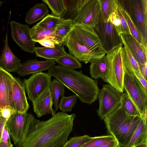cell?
<instances>
[{
	"label": "cell",
	"mask_w": 147,
	"mask_h": 147,
	"mask_svg": "<svg viewBox=\"0 0 147 147\" xmlns=\"http://www.w3.org/2000/svg\"><path fill=\"white\" fill-rule=\"evenodd\" d=\"M76 115L58 112L40 121L29 114L22 138L16 147H62L72 131Z\"/></svg>",
	"instance_id": "cell-1"
},
{
	"label": "cell",
	"mask_w": 147,
	"mask_h": 147,
	"mask_svg": "<svg viewBox=\"0 0 147 147\" xmlns=\"http://www.w3.org/2000/svg\"><path fill=\"white\" fill-rule=\"evenodd\" d=\"M48 73L73 92L82 102L90 105L98 98L100 90L97 81L84 74L82 71L54 65Z\"/></svg>",
	"instance_id": "cell-2"
},
{
	"label": "cell",
	"mask_w": 147,
	"mask_h": 147,
	"mask_svg": "<svg viewBox=\"0 0 147 147\" xmlns=\"http://www.w3.org/2000/svg\"><path fill=\"white\" fill-rule=\"evenodd\" d=\"M142 118L129 114L121 104L103 120L107 132L117 141L120 146L125 147Z\"/></svg>",
	"instance_id": "cell-3"
},
{
	"label": "cell",
	"mask_w": 147,
	"mask_h": 147,
	"mask_svg": "<svg viewBox=\"0 0 147 147\" xmlns=\"http://www.w3.org/2000/svg\"><path fill=\"white\" fill-rule=\"evenodd\" d=\"M123 45L107 53L105 55L107 72L104 82L123 93L125 70L122 56Z\"/></svg>",
	"instance_id": "cell-4"
},
{
	"label": "cell",
	"mask_w": 147,
	"mask_h": 147,
	"mask_svg": "<svg viewBox=\"0 0 147 147\" xmlns=\"http://www.w3.org/2000/svg\"><path fill=\"white\" fill-rule=\"evenodd\" d=\"M123 89L142 118L147 119V92L132 74L125 70Z\"/></svg>",
	"instance_id": "cell-5"
},
{
	"label": "cell",
	"mask_w": 147,
	"mask_h": 147,
	"mask_svg": "<svg viewBox=\"0 0 147 147\" xmlns=\"http://www.w3.org/2000/svg\"><path fill=\"white\" fill-rule=\"evenodd\" d=\"M122 7L129 15L142 36L147 47V0H119Z\"/></svg>",
	"instance_id": "cell-6"
},
{
	"label": "cell",
	"mask_w": 147,
	"mask_h": 147,
	"mask_svg": "<svg viewBox=\"0 0 147 147\" xmlns=\"http://www.w3.org/2000/svg\"><path fill=\"white\" fill-rule=\"evenodd\" d=\"M93 29L106 53L123 45L121 36L115 27L110 21L104 20L101 13L98 23Z\"/></svg>",
	"instance_id": "cell-7"
},
{
	"label": "cell",
	"mask_w": 147,
	"mask_h": 147,
	"mask_svg": "<svg viewBox=\"0 0 147 147\" xmlns=\"http://www.w3.org/2000/svg\"><path fill=\"white\" fill-rule=\"evenodd\" d=\"M123 93L109 84L103 85L98 96L99 106L97 110L101 119H103L120 105Z\"/></svg>",
	"instance_id": "cell-8"
},
{
	"label": "cell",
	"mask_w": 147,
	"mask_h": 147,
	"mask_svg": "<svg viewBox=\"0 0 147 147\" xmlns=\"http://www.w3.org/2000/svg\"><path fill=\"white\" fill-rule=\"evenodd\" d=\"M65 45L68 49L69 54L79 61L85 64L91 63L105 56L103 50L95 51L90 50L80 44L77 40L73 30H71L64 40Z\"/></svg>",
	"instance_id": "cell-9"
},
{
	"label": "cell",
	"mask_w": 147,
	"mask_h": 147,
	"mask_svg": "<svg viewBox=\"0 0 147 147\" xmlns=\"http://www.w3.org/2000/svg\"><path fill=\"white\" fill-rule=\"evenodd\" d=\"M101 13L100 0H85L72 20L74 25L81 24L93 28L98 23Z\"/></svg>",
	"instance_id": "cell-10"
},
{
	"label": "cell",
	"mask_w": 147,
	"mask_h": 147,
	"mask_svg": "<svg viewBox=\"0 0 147 147\" xmlns=\"http://www.w3.org/2000/svg\"><path fill=\"white\" fill-rule=\"evenodd\" d=\"M52 76L42 71L32 74L23 80L28 98L32 102L50 86Z\"/></svg>",
	"instance_id": "cell-11"
},
{
	"label": "cell",
	"mask_w": 147,
	"mask_h": 147,
	"mask_svg": "<svg viewBox=\"0 0 147 147\" xmlns=\"http://www.w3.org/2000/svg\"><path fill=\"white\" fill-rule=\"evenodd\" d=\"M9 24L11 27V36L14 41L22 50L33 54L36 42L32 39L30 28L26 24L14 21H10Z\"/></svg>",
	"instance_id": "cell-12"
},
{
	"label": "cell",
	"mask_w": 147,
	"mask_h": 147,
	"mask_svg": "<svg viewBox=\"0 0 147 147\" xmlns=\"http://www.w3.org/2000/svg\"><path fill=\"white\" fill-rule=\"evenodd\" d=\"M25 90L24 82L19 78L13 77L9 103L10 107L15 112L27 113L29 108Z\"/></svg>",
	"instance_id": "cell-13"
},
{
	"label": "cell",
	"mask_w": 147,
	"mask_h": 147,
	"mask_svg": "<svg viewBox=\"0 0 147 147\" xmlns=\"http://www.w3.org/2000/svg\"><path fill=\"white\" fill-rule=\"evenodd\" d=\"M73 30L80 44L92 51L103 50L93 28L81 24H77L74 25Z\"/></svg>",
	"instance_id": "cell-14"
},
{
	"label": "cell",
	"mask_w": 147,
	"mask_h": 147,
	"mask_svg": "<svg viewBox=\"0 0 147 147\" xmlns=\"http://www.w3.org/2000/svg\"><path fill=\"white\" fill-rule=\"evenodd\" d=\"M120 35L124 47L128 50L138 64L147 63V47L138 42L130 34L122 33Z\"/></svg>",
	"instance_id": "cell-15"
},
{
	"label": "cell",
	"mask_w": 147,
	"mask_h": 147,
	"mask_svg": "<svg viewBox=\"0 0 147 147\" xmlns=\"http://www.w3.org/2000/svg\"><path fill=\"white\" fill-rule=\"evenodd\" d=\"M28 114L15 112L6 121L5 125L15 145L22 138Z\"/></svg>",
	"instance_id": "cell-16"
},
{
	"label": "cell",
	"mask_w": 147,
	"mask_h": 147,
	"mask_svg": "<svg viewBox=\"0 0 147 147\" xmlns=\"http://www.w3.org/2000/svg\"><path fill=\"white\" fill-rule=\"evenodd\" d=\"M32 104L34 111L38 118L49 114L53 116L56 114V111L53 108V98L50 87L37 96Z\"/></svg>",
	"instance_id": "cell-17"
},
{
	"label": "cell",
	"mask_w": 147,
	"mask_h": 147,
	"mask_svg": "<svg viewBox=\"0 0 147 147\" xmlns=\"http://www.w3.org/2000/svg\"><path fill=\"white\" fill-rule=\"evenodd\" d=\"M53 60L39 61L37 59L28 60L22 63L16 72L20 76H24L50 69L56 63Z\"/></svg>",
	"instance_id": "cell-18"
},
{
	"label": "cell",
	"mask_w": 147,
	"mask_h": 147,
	"mask_svg": "<svg viewBox=\"0 0 147 147\" xmlns=\"http://www.w3.org/2000/svg\"><path fill=\"white\" fill-rule=\"evenodd\" d=\"M4 41L5 44L0 56V67L9 72H15L21 64V61L11 50L8 44L7 34Z\"/></svg>",
	"instance_id": "cell-19"
},
{
	"label": "cell",
	"mask_w": 147,
	"mask_h": 147,
	"mask_svg": "<svg viewBox=\"0 0 147 147\" xmlns=\"http://www.w3.org/2000/svg\"><path fill=\"white\" fill-rule=\"evenodd\" d=\"M13 77L0 67V110L6 106L10 107L9 98Z\"/></svg>",
	"instance_id": "cell-20"
},
{
	"label": "cell",
	"mask_w": 147,
	"mask_h": 147,
	"mask_svg": "<svg viewBox=\"0 0 147 147\" xmlns=\"http://www.w3.org/2000/svg\"><path fill=\"white\" fill-rule=\"evenodd\" d=\"M55 28L47 29L41 28L36 24L30 28V34L32 40L36 42L46 38H49L65 45L64 40L55 33Z\"/></svg>",
	"instance_id": "cell-21"
},
{
	"label": "cell",
	"mask_w": 147,
	"mask_h": 147,
	"mask_svg": "<svg viewBox=\"0 0 147 147\" xmlns=\"http://www.w3.org/2000/svg\"><path fill=\"white\" fill-rule=\"evenodd\" d=\"M34 52L37 57L44 58L46 60L56 61L66 53L62 44L57 45L54 47H35Z\"/></svg>",
	"instance_id": "cell-22"
},
{
	"label": "cell",
	"mask_w": 147,
	"mask_h": 147,
	"mask_svg": "<svg viewBox=\"0 0 147 147\" xmlns=\"http://www.w3.org/2000/svg\"><path fill=\"white\" fill-rule=\"evenodd\" d=\"M49 13V10L46 4L36 3L27 12L25 21L29 25L32 24L42 20Z\"/></svg>",
	"instance_id": "cell-23"
},
{
	"label": "cell",
	"mask_w": 147,
	"mask_h": 147,
	"mask_svg": "<svg viewBox=\"0 0 147 147\" xmlns=\"http://www.w3.org/2000/svg\"><path fill=\"white\" fill-rule=\"evenodd\" d=\"M147 119H142L125 147H134L147 142Z\"/></svg>",
	"instance_id": "cell-24"
},
{
	"label": "cell",
	"mask_w": 147,
	"mask_h": 147,
	"mask_svg": "<svg viewBox=\"0 0 147 147\" xmlns=\"http://www.w3.org/2000/svg\"><path fill=\"white\" fill-rule=\"evenodd\" d=\"M107 72L105 56L91 63L90 66V73L91 78L96 79L101 78L104 81Z\"/></svg>",
	"instance_id": "cell-25"
},
{
	"label": "cell",
	"mask_w": 147,
	"mask_h": 147,
	"mask_svg": "<svg viewBox=\"0 0 147 147\" xmlns=\"http://www.w3.org/2000/svg\"><path fill=\"white\" fill-rule=\"evenodd\" d=\"M122 56L125 70L134 75L140 73L138 63L128 50L124 47L122 48Z\"/></svg>",
	"instance_id": "cell-26"
},
{
	"label": "cell",
	"mask_w": 147,
	"mask_h": 147,
	"mask_svg": "<svg viewBox=\"0 0 147 147\" xmlns=\"http://www.w3.org/2000/svg\"><path fill=\"white\" fill-rule=\"evenodd\" d=\"M50 88L55 110L57 111L59 109V98L63 96L65 87L62 83L57 79H55L51 81Z\"/></svg>",
	"instance_id": "cell-27"
},
{
	"label": "cell",
	"mask_w": 147,
	"mask_h": 147,
	"mask_svg": "<svg viewBox=\"0 0 147 147\" xmlns=\"http://www.w3.org/2000/svg\"><path fill=\"white\" fill-rule=\"evenodd\" d=\"M51 11V15L63 18L66 10L63 0H43Z\"/></svg>",
	"instance_id": "cell-28"
},
{
	"label": "cell",
	"mask_w": 147,
	"mask_h": 147,
	"mask_svg": "<svg viewBox=\"0 0 147 147\" xmlns=\"http://www.w3.org/2000/svg\"><path fill=\"white\" fill-rule=\"evenodd\" d=\"M55 61L59 65L69 69L74 70L82 67L81 64L76 57L67 53Z\"/></svg>",
	"instance_id": "cell-29"
},
{
	"label": "cell",
	"mask_w": 147,
	"mask_h": 147,
	"mask_svg": "<svg viewBox=\"0 0 147 147\" xmlns=\"http://www.w3.org/2000/svg\"><path fill=\"white\" fill-rule=\"evenodd\" d=\"M101 13L104 20L107 21L110 15L117 10L118 0H100Z\"/></svg>",
	"instance_id": "cell-30"
},
{
	"label": "cell",
	"mask_w": 147,
	"mask_h": 147,
	"mask_svg": "<svg viewBox=\"0 0 147 147\" xmlns=\"http://www.w3.org/2000/svg\"><path fill=\"white\" fill-rule=\"evenodd\" d=\"M85 0H63L66 10L65 16L67 14L68 15L70 16L69 19L73 20L80 9Z\"/></svg>",
	"instance_id": "cell-31"
},
{
	"label": "cell",
	"mask_w": 147,
	"mask_h": 147,
	"mask_svg": "<svg viewBox=\"0 0 147 147\" xmlns=\"http://www.w3.org/2000/svg\"><path fill=\"white\" fill-rule=\"evenodd\" d=\"M74 26L72 20L65 19L56 27L55 33L56 35L65 40V38L71 32Z\"/></svg>",
	"instance_id": "cell-32"
},
{
	"label": "cell",
	"mask_w": 147,
	"mask_h": 147,
	"mask_svg": "<svg viewBox=\"0 0 147 147\" xmlns=\"http://www.w3.org/2000/svg\"><path fill=\"white\" fill-rule=\"evenodd\" d=\"M65 19L48 14L36 24L39 27L47 29L55 28Z\"/></svg>",
	"instance_id": "cell-33"
},
{
	"label": "cell",
	"mask_w": 147,
	"mask_h": 147,
	"mask_svg": "<svg viewBox=\"0 0 147 147\" xmlns=\"http://www.w3.org/2000/svg\"><path fill=\"white\" fill-rule=\"evenodd\" d=\"M78 98L76 95L68 97L62 96L58 104V108L61 112L71 111L72 108L77 102Z\"/></svg>",
	"instance_id": "cell-34"
},
{
	"label": "cell",
	"mask_w": 147,
	"mask_h": 147,
	"mask_svg": "<svg viewBox=\"0 0 147 147\" xmlns=\"http://www.w3.org/2000/svg\"><path fill=\"white\" fill-rule=\"evenodd\" d=\"M115 139L110 134L92 137L87 143L81 147H99Z\"/></svg>",
	"instance_id": "cell-35"
},
{
	"label": "cell",
	"mask_w": 147,
	"mask_h": 147,
	"mask_svg": "<svg viewBox=\"0 0 147 147\" xmlns=\"http://www.w3.org/2000/svg\"><path fill=\"white\" fill-rule=\"evenodd\" d=\"M92 138L86 135L71 137L62 147H81L87 143Z\"/></svg>",
	"instance_id": "cell-36"
},
{
	"label": "cell",
	"mask_w": 147,
	"mask_h": 147,
	"mask_svg": "<svg viewBox=\"0 0 147 147\" xmlns=\"http://www.w3.org/2000/svg\"><path fill=\"white\" fill-rule=\"evenodd\" d=\"M121 104L123 108L129 114L133 116L141 117L135 106L125 92L123 93Z\"/></svg>",
	"instance_id": "cell-37"
},
{
	"label": "cell",
	"mask_w": 147,
	"mask_h": 147,
	"mask_svg": "<svg viewBox=\"0 0 147 147\" xmlns=\"http://www.w3.org/2000/svg\"><path fill=\"white\" fill-rule=\"evenodd\" d=\"M124 15L130 34L138 42L144 45L141 34L132 22L129 14L124 10Z\"/></svg>",
	"instance_id": "cell-38"
},
{
	"label": "cell",
	"mask_w": 147,
	"mask_h": 147,
	"mask_svg": "<svg viewBox=\"0 0 147 147\" xmlns=\"http://www.w3.org/2000/svg\"><path fill=\"white\" fill-rule=\"evenodd\" d=\"M121 23V33H127L130 34L124 15V10L118 0V6L116 11Z\"/></svg>",
	"instance_id": "cell-39"
},
{
	"label": "cell",
	"mask_w": 147,
	"mask_h": 147,
	"mask_svg": "<svg viewBox=\"0 0 147 147\" xmlns=\"http://www.w3.org/2000/svg\"><path fill=\"white\" fill-rule=\"evenodd\" d=\"M10 137V135L5 125L0 141V147H13V145L11 142Z\"/></svg>",
	"instance_id": "cell-40"
},
{
	"label": "cell",
	"mask_w": 147,
	"mask_h": 147,
	"mask_svg": "<svg viewBox=\"0 0 147 147\" xmlns=\"http://www.w3.org/2000/svg\"><path fill=\"white\" fill-rule=\"evenodd\" d=\"M107 21L111 22L119 34L121 33L120 22L116 11L110 15Z\"/></svg>",
	"instance_id": "cell-41"
},
{
	"label": "cell",
	"mask_w": 147,
	"mask_h": 147,
	"mask_svg": "<svg viewBox=\"0 0 147 147\" xmlns=\"http://www.w3.org/2000/svg\"><path fill=\"white\" fill-rule=\"evenodd\" d=\"M37 42L41 45L46 47H54L57 45L62 44L57 41L49 38L44 39Z\"/></svg>",
	"instance_id": "cell-42"
},
{
	"label": "cell",
	"mask_w": 147,
	"mask_h": 147,
	"mask_svg": "<svg viewBox=\"0 0 147 147\" xmlns=\"http://www.w3.org/2000/svg\"><path fill=\"white\" fill-rule=\"evenodd\" d=\"M15 112L10 107H5L0 110V114L7 121Z\"/></svg>",
	"instance_id": "cell-43"
},
{
	"label": "cell",
	"mask_w": 147,
	"mask_h": 147,
	"mask_svg": "<svg viewBox=\"0 0 147 147\" xmlns=\"http://www.w3.org/2000/svg\"><path fill=\"white\" fill-rule=\"evenodd\" d=\"M140 72L144 77L147 80V63L144 64H138Z\"/></svg>",
	"instance_id": "cell-44"
},
{
	"label": "cell",
	"mask_w": 147,
	"mask_h": 147,
	"mask_svg": "<svg viewBox=\"0 0 147 147\" xmlns=\"http://www.w3.org/2000/svg\"><path fill=\"white\" fill-rule=\"evenodd\" d=\"M119 146L118 142L115 139L109 142L103 144L99 147H118Z\"/></svg>",
	"instance_id": "cell-45"
},
{
	"label": "cell",
	"mask_w": 147,
	"mask_h": 147,
	"mask_svg": "<svg viewBox=\"0 0 147 147\" xmlns=\"http://www.w3.org/2000/svg\"><path fill=\"white\" fill-rule=\"evenodd\" d=\"M6 120L0 114V141L1 140L3 131L5 125Z\"/></svg>",
	"instance_id": "cell-46"
},
{
	"label": "cell",
	"mask_w": 147,
	"mask_h": 147,
	"mask_svg": "<svg viewBox=\"0 0 147 147\" xmlns=\"http://www.w3.org/2000/svg\"><path fill=\"white\" fill-rule=\"evenodd\" d=\"M134 147H147V142L142 143Z\"/></svg>",
	"instance_id": "cell-47"
},
{
	"label": "cell",
	"mask_w": 147,
	"mask_h": 147,
	"mask_svg": "<svg viewBox=\"0 0 147 147\" xmlns=\"http://www.w3.org/2000/svg\"><path fill=\"white\" fill-rule=\"evenodd\" d=\"M5 1H0V8L1 6V5L3 4Z\"/></svg>",
	"instance_id": "cell-48"
},
{
	"label": "cell",
	"mask_w": 147,
	"mask_h": 147,
	"mask_svg": "<svg viewBox=\"0 0 147 147\" xmlns=\"http://www.w3.org/2000/svg\"><path fill=\"white\" fill-rule=\"evenodd\" d=\"M118 147H121V146H118Z\"/></svg>",
	"instance_id": "cell-49"
}]
</instances>
